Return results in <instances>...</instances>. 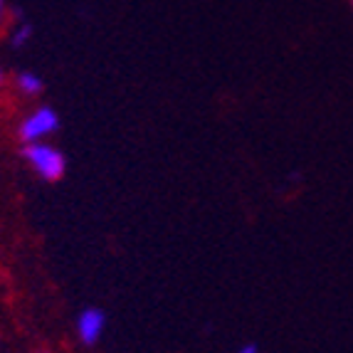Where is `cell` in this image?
Instances as JSON below:
<instances>
[{"label": "cell", "instance_id": "obj_1", "mask_svg": "<svg viewBox=\"0 0 353 353\" xmlns=\"http://www.w3.org/2000/svg\"><path fill=\"white\" fill-rule=\"evenodd\" d=\"M23 159L28 161V165L35 171V176H40L42 181H48V183L59 181L67 171L65 153L59 151V148H54L52 143H48V141L25 143Z\"/></svg>", "mask_w": 353, "mask_h": 353}, {"label": "cell", "instance_id": "obj_2", "mask_svg": "<svg viewBox=\"0 0 353 353\" xmlns=\"http://www.w3.org/2000/svg\"><path fill=\"white\" fill-rule=\"evenodd\" d=\"M59 129V114L52 106H37L35 112H30L28 117L20 121L18 126V139L23 143H37L57 134Z\"/></svg>", "mask_w": 353, "mask_h": 353}, {"label": "cell", "instance_id": "obj_3", "mask_svg": "<svg viewBox=\"0 0 353 353\" xmlns=\"http://www.w3.org/2000/svg\"><path fill=\"white\" fill-rule=\"evenodd\" d=\"M104 329H106V314L101 309H97V306H87L77 316V336H79V341L84 346L99 343Z\"/></svg>", "mask_w": 353, "mask_h": 353}, {"label": "cell", "instance_id": "obj_4", "mask_svg": "<svg viewBox=\"0 0 353 353\" xmlns=\"http://www.w3.org/2000/svg\"><path fill=\"white\" fill-rule=\"evenodd\" d=\"M15 87H18L25 97H37L42 89H45V82H42L40 74H35V72H18Z\"/></svg>", "mask_w": 353, "mask_h": 353}, {"label": "cell", "instance_id": "obj_5", "mask_svg": "<svg viewBox=\"0 0 353 353\" xmlns=\"http://www.w3.org/2000/svg\"><path fill=\"white\" fill-rule=\"evenodd\" d=\"M32 25L30 23H20L18 28H15V32H12V48H25L30 40H32Z\"/></svg>", "mask_w": 353, "mask_h": 353}, {"label": "cell", "instance_id": "obj_6", "mask_svg": "<svg viewBox=\"0 0 353 353\" xmlns=\"http://www.w3.org/2000/svg\"><path fill=\"white\" fill-rule=\"evenodd\" d=\"M237 353H259V348L254 343H245L242 348H237Z\"/></svg>", "mask_w": 353, "mask_h": 353}, {"label": "cell", "instance_id": "obj_7", "mask_svg": "<svg viewBox=\"0 0 353 353\" xmlns=\"http://www.w3.org/2000/svg\"><path fill=\"white\" fill-rule=\"evenodd\" d=\"M6 23V0H0V28Z\"/></svg>", "mask_w": 353, "mask_h": 353}, {"label": "cell", "instance_id": "obj_8", "mask_svg": "<svg viewBox=\"0 0 353 353\" xmlns=\"http://www.w3.org/2000/svg\"><path fill=\"white\" fill-rule=\"evenodd\" d=\"M0 87H3V70H0Z\"/></svg>", "mask_w": 353, "mask_h": 353}]
</instances>
